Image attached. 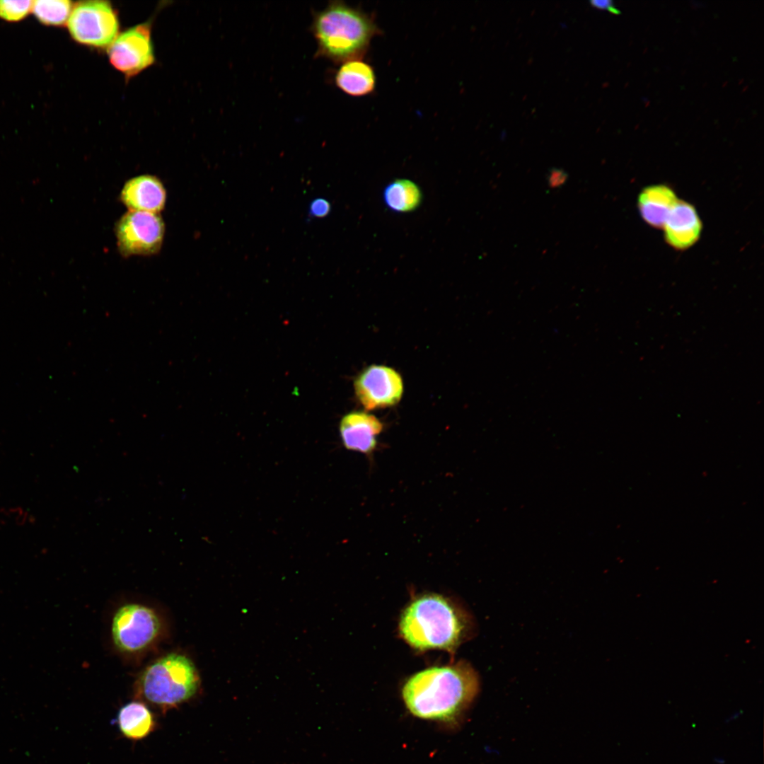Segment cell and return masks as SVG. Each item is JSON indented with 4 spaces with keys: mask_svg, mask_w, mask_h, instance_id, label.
<instances>
[{
    "mask_svg": "<svg viewBox=\"0 0 764 764\" xmlns=\"http://www.w3.org/2000/svg\"><path fill=\"white\" fill-rule=\"evenodd\" d=\"M108 53L112 65L127 77L149 67L154 61L150 24L137 25L121 33Z\"/></svg>",
    "mask_w": 764,
    "mask_h": 764,
    "instance_id": "obj_8",
    "label": "cell"
},
{
    "mask_svg": "<svg viewBox=\"0 0 764 764\" xmlns=\"http://www.w3.org/2000/svg\"><path fill=\"white\" fill-rule=\"evenodd\" d=\"M165 233L163 221L158 214L129 211L115 226L117 243L125 256L149 255L158 252Z\"/></svg>",
    "mask_w": 764,
    "mask_h": 764,
    "instance_id": "obj_6",
    "label": "cell"
},
{
    "mask_svg": "<svg viewBox=\"0 0 764 764\" xmlns=\"http://www.w3.org/2000/svg\"><path fill=\"white\" fill-rule=\"evenodd\" d=\"M199 686L198 672L185 656L170 654L149 666L138 681L139 694L163 710L191 698Z\"/></svg>",
    "mask_w": 764,
    "mask_h": 764,
    "instance_id": "obj_4",
    "label": "cell"
},
{
    "mask_svg": "<svg viewBox=\"0 0 764 764\" xmlns=\"http://www.w3.org/2000/svg\"><path fill=\"white\" fill-rule=\"evenodd\" d=\"M399 630L403 638L415 649L451 652L463 639L467 622L448 600L427 594L415 599L404 610Z\"/></svg>",
    "mask_w": 764,
    "mask_h": 764,
    "instance_id": "obj_2",
    "label": "cell"
},
{
    "mask_svg": "<svg viewBox=\"0 0 764 764\" xmlns=\"http://www.w3.org/2000/svg\"><path fill=\"white\" fill-rule=\"evenodd\" d=\"M383 424L373 415L354 412L346 415L340 422V431L345 446L361 453H370L376 446L377 436Z\"/></svg>",
    "mask_w": 764,
    "mask_h": 764,
    "instance_id": "obj_12",
    "label": "cell"
},
{
    "mask_svg": "<svg viewBox=\"0 0 764 764\" xmlns=\"http://www.w3.org/2000/svg\"><path fill=\"white\" fill-rule=\"evenodd\" d=\"M741 714H742V711H741V710H739V711H736V712H734V713L731 714H730V715H729V717H727V718L726 719V720H725V722H726V723H729V722H733V721H734V720L737 719H738V718H739V717H740V716L741 715Z\"/></svg>",
    "mask_w": 764,
    "mask_h": 764,
    "instance_id": "obj_22",
    "label": "cell"
},
{
    "mask_svg": "<svg viewBox=\"0 0 764 764\" xmlns=\"http://www.w3.org/2000/svg\"><path fill=\"white\" fill-rule=\"evenodd\" d=\"M566 173L560 169L552 170L548 175V185L551 187H558L562 185L567 180Z\"/></svg>",
    "mask_w": 764,
    "mask_h": 764,
    "instance_id": "obj_20",
    "label": "cell"
},
{
    "mask_svg": "<svg viewBox=\"0 0 764 764\" xmlns=\"http://www.w3.org/2000/svg\"><path fill=\"white\" fill-rule=\"evenodd\" d=\"M117 720L122 734L132 740L145 738L156 725L151 710L145 704L137 701L124 705L119 710Z\"/></svg>",
    "mask_w": 764,
    "mask_h": 764,
    "instance_id": "obj_15",
    "label": "cell"
},
{
    "mask_svg": "<svg viewBox=\"0 0 764 764\" xmlns=\"http://www.w3.org/2000/svg\"><path fill=\"white\" fill-rule=\"evenodd\" d=\"M67 25L75 41L95 47H110L119 30L116 12L105 1L78 3L73 6Z\"/></svg>",
    "mask_w": 764,
    "mask_h": 764,
    "instance_id": "obj_5",
    "label": "cell"
},
{
    "mask_svg": "<svg viewBox=\"0 0 764 764\" xmlns=\"http://www.w3.org/2000/svg\"><path fill=\"white\" fill-rule=\"evenodd\" d=\"M478 690V675L469 664L461 661L412 675L404 684L402 696L414 716L451 722L467 710Z\"/></svg>",
    "mask_w": 764,
    "mask_h": 764,
    "instance_id": "obj_1",
    "label": "cell"
},
{
    "mask_svg": "<svg viewBox=\"0 0 764 764\" xmlns=\"http://www.w3.org/2000/svg\"><path fill=\"white\" fill-rule=\"evenodd\" d=\"M33 1L0 0V18L8 22H17L32 11Z\"/></svg>",
    "mask_w": 764,
    "mask_h": 764,
    "instance_id": "obj_18",
    "label": "cell"
},
{
    "mask_svg": "<svg viewBox=\"0 0 764 764\" xmlns=\"http://www.w3.org/2000/svg\"><path fill=\"white\" fill-rule=\"evenodd\" d=\"M120 198L129 211L158 214L165 206L166 192L158 178L144 175L128 180L121 191Z\"/></svg>",
    "mask_w": 764,
    "mask_h": 764,
    "instance_id": "obj_11",
    "label": "cell"
},
{
    "mask_svg": "<svg viewBox=\"0 0 764 764\" xmlns=\"http://www.w3.org/2000/svg\"><path fill=\"white\" fill-rule=\"evenodd\" d=\"M72 5V1L69 0L33 1L31 12L40 23L59 26L67 23Z\"/></svg>",
    "mask_w": 764,
    "mask_h": 764,
    "instance_id": "obj_17",
    "label": "cell"
},
{
    "mask_svg": "<svg viewBox=\"0 0 764 764\" xmlns=\"http://www.w3.org/2000/svg\"><path fill=\"white\" fill-rule=\"evenodd\" d=\"M355 394L367 410L396 405L403 393L401 376L393 369L383 365H371L357 377Z\"/></svg>",
    "mask_w": 764,
    "mask_h": 764,
    "instance_id": "obj_9",
    "label": "cell"
},
{
    "mask_svg": "<svg viewBox=\"0 0 764 764\" xmlns=\"http://www.w3.org/2000/svg\"><path fill=\"white\" fill-rule=\"evenodd\" d=\"M330 204L327 199L316 198L310 204L309 215L311 217H324L330 213Z\"/></svg>",
    "mask_w": 764,
    "mask_h": 764,
    "instance_id": "obj_19",
    "label": "cell"
},
{
    "mask_svg": "<svg viewBox=\"0 0 764 764\" xmlns=\"http://www.w3.org/2000/svg\"><path fill=\"white\" fill-rule=\"evenodd\" d=\"M337 86L352 96H364L372 93L376 87L373 67L361 59L344 62L335 77Z\"/></svg>",
    "mask_w": 764,
    "mask_h": 764,
    "instance_id": "obj_14",
    "label": "cell"
},
{
    "mask_svg": "<svg viewBox=\"0 0 764 764\" xmlns=\"http://www.w3.org/2000/svg\"><path fill=\"white\" fill-rule=\"evenodd\" d=\"M383 198L386 204L398 212H407L418 207L422 192L417 185L407 179H397L385 188Z\"/></svg>",
    "mask_w": 764,
    "mask_h": 764,
    "instance_id": "obj_16",
    "label": "cell"
},
{
    "mask_svg": "<svg viewBox=\"0 0 764 764\" xmlns=\"http://www.w3.org/2000/svg\"><path fill=\"white\" fill-rule=\"evenodd\" d=\"M312 28L319 53L343 63L361 59L380 33L373 17L338 1L316 14Z\"/></svg>",
    "mask_w": 764,
    "mask_h": 764,
    "instance_id": "obj_3",
    "label": "cell"
},
{
    "mask_svg": "<svg viewBox=\"0 0 764 764\" xmlns=\"http://www.w3.org/2000/svg\"><path fill=\"white\" fill-rule=\"evenodd\" d=\"M160 630L161 622L155 611L137 603L120 608L112 623L113 642L125 652L146 649L157 637Z\"/></svg>",
    "mask_w": 764,
    "mask_h": 764,
    "instance_id": "obj_7",
    "label": "cell"
},
{
    "mask_svg": "<svg viewBox=\"0 0 764 764\" xmlns=\"http://www.w3.org/2000/svg\"><path fill=\"white\" fill-rule=\"evenodd\" d=\"M667 243L674 249L685 250L700 238L702 222L693 205L677 200L662 227Z\"/></svg>",
    "mask_w": 764,
    "mask_h": 764,
    "instance_id": "obj_10",
    "label": "cell"
},
{
    "mask_svg": "<svg viewBox=\"0 0 764 764\" xmlns=\"http://www.w3.org/2000/svg\"><path fill=\"white\" fill-rule=\"evenodd\" d=\"M678 199L672 188L664 184L644 187L638 197L640 215L647 224L662 228Z\"/></svg>",
    "mask_w": 764,
    "mask_h": 764,
    "instance_id": "obj_13",
    "label": "cell"
},
{
    "mask_svg": "<svg viewBox=\"0 0 764 764\" xmlns=\"http://www.w3.org/2000/svg\"><path fill=\"white\" fill-rule=\"evenodd\" d=\"M713 760L716 764H724L725 763V760L723 758H721V757H714Z\"/></svg>",
    "mask_w": 764,
    "mask_h": 764,
    "instance_id": "obj_23",
    "label": "cell"
},
{
    "mask_svg": "<svg viewBox=\"0 0 764 764\" xmlns=\"http://www.w3.org/2000/svg\"><path fill=\"white\" fill-rule=\"evenodd\" d=\"M590 4H591V6H593L594 7L597 8L602 9V10H607V11H608L613 13H615V14L620 13V11L618 10L615 7V6H614L612 1H610V0H592V1H590Z\"/></svg>",
    "mask_w": 764,
    "mask_h": 764,
    "instance_id": "obj_21",
    "label": "cell"
}]
</instances>
